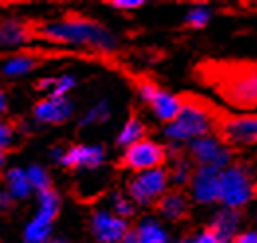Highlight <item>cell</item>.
<instances>
[{
	"label": "cell",
	"instance_id": "2e32d148",
	"mask_svg": "<svg viewBox=\"0 0 257 243\" xmlns=\"http://www.w3.org/2000/svg\"><path fill=\"white\" fill-rule=\"evenodd\" d=\"M2 190L10 198V202H28L36 198V192L28 180L26 167L22 165H8V169L2 175Z\"/></svg>",
	"mask_w": 257,
	"mask_h": 243
},
{
	"label": "cell",
	"instance_id": "d4e9b609",
	"mask_svg": "<svg viewBox=\"0 0 257 243\" xmlns=\"http://www.w3.org/2000/svg\"><path fill=\"white\" fill-rule=\"evenodd\" d=\"M26 173H28V180H30V184H32L36 194L47 192V190L53 188V175H51L47 165L30 163V165H26Z\"/></svg>",
	"mask_w": 257,
	"mask_h": 243
},
{
	"label": "cell",
	"instance_id": "1f68e13d",
	"mask_svg": "<svg viewBox=\"0 0 257 243\" xmlns=\"http://www.w3.org/2000/svg\"><path fill=\"white\" fill-rule=\"evenodd\" d=\"M8 108H10V98H8L6 90L0 89V120H4V118H6Z\"/></svg>",
	"mask_w": 257,
	"mask_h": 243
},
{
	"label": "cell",
	"instance_id": "8992f818",
	"mask_svg": "<svg viewBox=\"0 0 257 243\" xmlns=\"http://www.w3.org/2000/svg\"><path fill=\"white\" fill-rule=\"evenodd\" d=\"M255 184L257 180L247 165L232 163L220 175V202L224 208L239 212L251 198H255Z\"/></svg>",
	"mask_w": 257,
	"mask_h": 243
},
{
	"label": "cell",
	"instance_id": "7402d4cb",
	"mask_svg": "<svg viewBox=\"0 0 257 243\" xmlns=\"http://www.w3.org/2000/svg\"><path fill=\"white\" fill-rule=\"evenodd\" d=\"M112 118V104L108 98H98L92 104H88L85 110L77 116V126L81 130H90V128H98L102 124L110 122Z\"/></svg>",
	"mask_w": 257,
	"mask_h": 243
},
{
	"label": "cell",
	"instance_id": "44dd1931",
	"mask_svg": "<svg viewBox=\"0 0 257 243\" xmlns=\"http://www.w3.org/2000/svg\"><path fill=\"white\" fill-rule=\"evenodd\" d=\"M208 227L216 233L220 243H232L239 235V231H237V227H239V212L224 208L222 212L216 214L214 220L210 221Z\"/></svg>",
	"mask_w": 257,
	"mask_h": 243
},
{
	"label": "cell",
	"instance_id": "ba28073f",
	"mask_svg": "<svg viewBox=\"0 0 257 243\" xmlns=\"http://www.w3.org/2000/svg\"><path fill=\"white\" fill-rule=\"evenodd\" d=\"M136 94L150 114L163 126L171 124L183 108V96L163 89L151 81H140L136 85Z\"/></svg>",
	"mask_w": 257,
	"mask_h": 243
},
{
	"label": "cell",
	"instance_id": "8fae6325",
	"mask_svg": "<svg viewBox=\"0 0 257 243\" xmlns=\"http://www.w3.org/2000/svg\"><path fill=\"white\" fill-rule=\"evenodd\" d=\"M108 151L102 143L94 141H79L67 145L61 167L77 173H94L106 165Z\"/></svg>",
	"mask_w": 257,
	"mask_h": 243
},
{
	"label": "cell",
	"instance_id": "9c48e42d",
	"mask_svg": "<svg viewBox=\"0 0 257 243\" xmlns=\"http://www.w3.org/2000/svg\"><path fill=\"white\" fill-rule=\"evenodd\" d=\"M167 161H169V147L153 137H146L134 143L120 155V167L130 171L132 175L167 167Z\"/></svg>",
	"mask_w": 257,
	"mask_h": 243
},
{
	"label": "cell",
	"instance_id": "277c9868",
	"mask_svg": "<svg viewBox=\"0 0 257 243\" xmlns=\"http://www.w3.org/2000/svg\"><path fill=\"white\" fill-rule=\"evenodd\" d=\"M214 135L230 149L257 145V112H232L216 104Z\"/></svg>",
	"mask_w": 257,
	"mask_h": 243
},
{
	"label": "cell",
	"instance_id": "4dcf8cb0",
	"mask_svg": "<svg viewBox=\"0 0 257 243\" xmlns=\"http://www.w3.org/2000/svg\"><path fill=\"white\" fill-rule=\"evenodd\" d=\"M65 149H67V145H61V143L51 145V147H49V161L61 167V161H63V157H65Z\"/></svg>",
	"mask_w": 257,
	"mask_h": 243
},
{
	"label": "cell",
	"instance_id": "f1b7e54d",
	"mask_svg": "<svg viewBox=\"0 0 257 243\" xmlns=\"http://www.w3.org/2000/svg\"><path fill=\"white\" fill-rule=\"evenodd\" d=\"M146 2L144 0H110L108 6L112 10H118V12H132V10H140Z\"/></svg>",
	"mask_w": 257,
	"mask_h": 243
},
{
	"label": "cell",
	"instance_id": "4316f807",
	"mask_svg": "<svg viewBox=\"0 0 257 243\" xmlns=\"http://www.w3.org/2000/svg\"><path fill=\"white\" fill-rule=\"evenodd\" d=\"M208 22H210V10L204 8V6H193L185 16V26L191 28V30L206 28Z\"/></svg>",
	"mask_w": 257,
	"mask_h": 243
},
{
	"label": "cell",
	"instance_id": "d6986e66",
	"mask_svg": "<svg viewBox=\"0 0 257 243\" xmlns=\"http://www.w3.org/2000/svg\"><path fill=\"white\" fill-rule=\"evenodd\" d=\"M132 235L136 243H173L165 221L157 216H144L132 225Z\"/></svg>",
	"mask_w": 257,
	"mask_h": 243
},
{
	"label": "cell",
	"instance_id": "e0dca14e",
	"mask_svg": "<svg viewBox=\"0 0 257 243\" xmlns=\"http://www.w3.org/2000/svg\"><path fill=\"white\" fill-rule=\"evenodd\" d=\"M157 218L167 223H179L189 216L191 210V196L181 190V188H171L163 198L155 206Z\"/></svg>",
	"mask_w": 257,
	"mask_h": 243
},
{
	"label": "cell",
	"instance_id": "5bb4252c",
	"mask_svg": "<svg viewBox=\"0 0 257 243\" xmlns=\"http://www.w3.org/2000/svg\"><path fill=\"white\" fill-rule=\"evenodd\" d=\"M220 175L216 167H194V175L189 184V196L196 204L220 202Z\"/></svg>",
	"mask_w": 257,
	"mask_h": 243
},
{
	"label": "cell",
	"instance_id": "83f0119b",
	"mask_svg": "<svg viewBox=\"0 0 257 243\" xmlns=\"http://www.w3.org/2000/svg\"><path fill=\"white\" fill-rule=\"evenodd\" d=\"M18 137V130L10 120H0V151H8Z\"/></svg>",
	"mask_w": 257,
	"mask_h": 243
},
{
	"label": "cell",
	"instance_id": "52a82bcc",
	"mask_svg": "<svg viewBox=\"0 0 257 243\" xmlns=\"http://www.w3.org/2000/svg\"><path fill=\"white\" fill-rule=\"evenodd\" d=\"M169 190H171V180L167 167L130 175L126 182V192L138 208H155L157 202Z\"/></svg>",
	"mask_w": 257,
	"mask_h": 243
},
{
	"label": "cell",
	"instance_id": "5b68a950",
	"mask_svg": "<svg viewBox=\"0 0 257 243\" xmlns=\"http://www.w3.org/2000/svg\"><path fill=\"white\" fill-rule=\"evenodd\" d=\"M63 200L61 194L51 188L47 192L36 194L34 214L22 227V243H45L53 237V225L61 214Z\"/></svg>",
	"mask_w": 257,
	"mask_h": 243
},
{
	"label": "cell",
	"instance_id": "836d02e7",
	"mask_svg": "<svg viewBox=\"0 0 257 243\" xmlns=\"http://www.w3.org/2000/svg\"><path fill=\"white\" fill-rule=\"evenodd\" d=\"M6 169H8V155L6 151H0V180H2V175Z\"/></svg>",
	"mask_w": 257,
	"mask_h": 243
},
{
	"label": "cell",
	"instance_id": "d590c367",
	"mask_svg": "<svg viewBox=\"0 0 257 243\" xmlns=\"http://www.w3.org/2000/svg\"><path fill=\"white\" fill-rule=\"evenodd\" d=\"M45 243H69V241H67L65 237H55V235H53L49 241H45Z\"/></svg>",
	"mask_w": 257,
	"mask_h": 243
},
{
	"label": "cell",
	"instance_id": "8d00e7d4",
	"mask_svg": "<svg viewBox=\"0 0 257 243\" xmlns=\"http://www.w3.org/2000/svg\"><path fill=\"white\" fill-rule=\"evenodd\" d=\"M173 243H191V235H183V237H179V239H175Z\"/></svg>",
	"mask_w": 257,
	"mask_h": 243
},
{
	"label": "cell",
	"instance_id": "603a6c76",
	"mask_svg": "<svg viewBox=\"0 0 257 243\" xmlns=\"http://www.w3.org/2000/svg\"><path fill=\"white\" fill-rule=\"evenodd\" d=\"M167 173H169V180H171V188H189L191 184V178L194 175V165L191 159H183V157H177L173 159L171 165L167 167Z\"/></svg>",
	"mask_w": 257,
	"mask_h": 243
},
{
	"label": "cell",
	"instance_id": "6da1fadb",
	"mask_svg": "<svg viewBox=\"0 0 257 243\" xmlns=\"http://www.w3.org/2000/svg\"><path fill=\"white\" fill-rule=\"evenodd\" d=\"M196 75L228 110L253 112L257 108V61L208 59L198 67Z\"/></svg>",
	"mask_w": 257,
	"mask_h": 243
},
{
	"label": "cell",
	"instance_id": "30bf717a",
	"mask_svg": "<svg viewBox=\"0 0 257 243\" xmlns=\"http://www.w3.org/2000/svg\"><path fill=\"white\" fill-rule=\"evenodd\" d=\"M88 233L94 243H122L132 233V223L106 206H96L88 214Z\"/></svg>",
	"mask_w": 257,
	"mask_h": 243
},
{
	"label": "cell",
	"instance_id": "7c38bea8",
	"mask_svg": "<svg viewBox=\"0 0 257 243\" xmlns=\"http://www.w3.org/2000/svg\"><path fill=\"white\" fill-rule=\"evenodd\" d=\"M77 114L73 98L59 96H42L32 106V122L42 128H57L69 124Z\"/></svg>",
	"mask_w": 257,
	"mask_h": 243
},
{
	"label": "cell",
	"instance_id": "7a4b0ae2",
	"mask_svg": "<svg viewBox=\"0 0 257 243\" xmlns=\"http://www.w3.org/2000/svg\"><path fill=\"white\" fill-rule=\"evenodd\" d=\"M38 34L43 42L51 45L88 49L96 53H114L120 47V38L108 26L81 14L45 20L38 26Z\"/></svg>",
	"mask_w": 257,
	"mask_h": 243
},
{
	"label": "cell",
	"instance_id": "cb8c5ba5",
	"mask_svg": "<svg viewBox=\"0 0 257 243\" xmlns=\"http://www.w3.org/2000/svg\"><path fill=\"white\" fill-rule=\"evenodd\" d=\"M106 208H110L116 216L124 218V220H132L138 212V206L134 204V200L128 196L126 190H110L106 198Z\"/></svg>",
	"mask_w": 257,
	"mask_h": 243
},
{
	"label": "cell",
	"instance_id": "f546056e",
	"mask_svg": "<svg viewBox=\"0 0 257 243\" xmlns=\"http://www.w3.org/2000/svg\"><path fill=\"white\" fill-rule=\"evenodd\" d=\"M191 243H220V241H218L216 233L210 227H204V229H200L198 233L191 235Z\"/></svg>",
	"mask_w": 257,
	"mask_h": 243
},
{
	"label": "cell",
	"instance_id": "484cf974",
	"mask_svg": "<svg viewBox=\"0 0 257 243\" xmlns=\"http://www.w3.org/2000/svg\"><path fill=\"white\" fill-rule=\"evenodd\" d=\"M79 87V77L75 73L63 71L59 75H53L51 79V92L49 96H59V98H71V92Z\"/></svg>",
	"mask_w": 257,
	"mask_h": 243
},
{
	"label": "cell",
	"instance_id": "74e56055",
	"mask_svg": "<svg viewBox=\"0 0 257 243\" xmlns=\"http://www.w3.org/2000/svg\"><path fill=\"white\" fill-rule=\"evenodd\" d=\"M122 243H136V239H134V235L130 233L128 237H126V239H124V241H122Z\"/></svg>",
	"mask_w": 257,
	"mask_h": 243
},
{
	"label": "cell",
	"instance_id": "ac0fdd59",
	"mask_svg": "<svg viewBox=\"0 0 257 243\" xmlns=\"http://www.w3.org/2000/svg\"><path fill=\"white\" fill-rule=\"evenodd\" d=\"M40 67V59L34 53L16 51L0 61V77L6 81H22L32 77Z\"/></svg>",
	"mask_w": 257,
	"mask_h": 243
},
{
	"label": "cell",
	"instance_id": "4fadbf2b",
	"mask_svg": "<svg viewBox=\"0 0 257 243\" xmlns=\"http://www.w3.org/2000/svg\"><path fill=\"white\" fill-rule=\"evenodd\" d=\"M187 151L194 167H216L224 171L228 165H232V149L224 145L216 135L194 139L187 145Z\"/></svg>",
	"mask_w": 257,
	"mask_h": 243
},
{
	"label": "cell",
	"instance_id": "ffe728a7",
	"mask_svg": "<svg viewBox=\"0 0 257 243\" xmlns=\"http://www.w3.org/2000/svg\"><path fill=\"white\" fill-rule=\"evenodd\" d=\"M146 137H148V124L138 114H132V116H128L124 120V124L120 126V130L116 133L114 141L124 151V149H128L134 143H138V141H142Z\"/></svg>",
	"mask_w": 257,
	"mask_h": 243
},
{
	"label": "cell",
	"instance_id": "e575fe53",
	"mask_svg": "<svg viewBox=\"0 0 257 243\" xmlns=\"http://www.w3.org/2000/svg\"><path fill=\"white\" fill-rule=\"evenodd\" d=\"M10 204H12V202H10V198H8V196L4 194V190L0 188V210H6Z\"/></svg>",
	"mask_w": 257,
	"mask_h": 243
},
{
	"label": "cell",
	"instance_id": "3957f363",
	"mask_svg": "<svg viewBox=\"0 0 257 243\" xmlns=\"http://www.w3.org/2000/svg\"><path fill=\"white\" fill-rule=\"evenodd\" d=\"M214 102L202 96H183V108L171 124L163 126V137L169 145L179 147L193 143L194 139L214 135Z\"/></svg>",
	"mask_w": 257,
	"mask_h": 243
},
{
	"label": "cell",
	"instance_id": "9a60e30c",
	"mask_svg": "<svg viewBox=\"0 0 257 243\" xmlns=\"http://www.w3.org/2000/svg\"><path fill=\"white\" fill-rule=\"evenodd\" d=\"M34 42V30L20 18H2L0 20V49L20 51L22 47Z\"/></svg>",
	"mask_w": 257,
	"mask_h": 243
},
{
	"label": "cell",
	"instance_id": "d6a6232c",
	"mask_svg": "<svg viewBox=\"0 0 257 243\" xmlns=\"http://www.w3.org/2000/svg\"><path fill=\"white\" fill-rule=\"evenodd\" d=\"M232 243H257V231H239Z\"/></svg>",
	"mask_w": 257,
	"mask_h": 243
}]
</instances>
